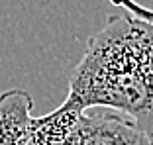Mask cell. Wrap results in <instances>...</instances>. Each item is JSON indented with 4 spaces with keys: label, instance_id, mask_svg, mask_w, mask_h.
<instances>
[{
    "label": "cell",
    "instance_id": "cell-2",
    "mask_svg": "<svg viewBox=\"0 0 153 145\" xmlns=\"http://www.w3.org/2000/svg\"><path fill=\"white\" fill-rule=\"evenodd\" d=\"M55 145H153V137L110 110L86 108L73 129Z\"/></svg>",
    "mask_w": 153,
    "mask_h": 145
},
{
    "label": "cell",
    "instance_id": "cell-3",
    "mask_svg": "<svg viewBox=\"0 0 153 145\" xmlns=\"http://www.w3.org/2000/svg\"><path fill=\"white\" fill-rule=\"evenodd\" d=\"M33 98L22 88L0 92V145H24Z\"/></svg>",
    "mask_w": 153,
    "mask_h": 145
},
{
    "label": "cell",
    "instance_id": "cell-1",
    "mask_svg": "<svg viewBox=\"0 0 153 145\" xmlns=\"http://www.w3.org/2000/svg\"><path fill=\"white\" fill-rule=\"evenodd\" d=\"M67 98L82 110H110L153 137V24L130 12L108 18L86 39Z\"/></svg>",
    "mask_w": 153,
    "mask_h": 145
},
{
    "label": "cell",
    "instance_id": "cell-4",
    "mask_svg": "<svg viewBox=\"0 0 153 145\" xmlns=\"http://www.w3.org/2000/svg\"><path fill=\"white\" fill-rule=\"evenodd\" d=\"M82 108L71 102L69 98L63 100V104L55 108L53 112L45 114V116H37V118L30 120L26 133V141L24 145H55L63 139L73 126L76 124L79 116H81Z\"/></svg>",
    "mask_w": 153,
    "mask_h": 145
},
{
    "label": "cell",
    "instance_id": "cell-5",
    "mask_svg": "<svg viewBox=\"0 0 153 145\" xmlns=\"http://www.w3.org/2000/svg\"><path fill=\"white\" fill-rule=\"evenodd\" d=\"M108 2L112 6H120V8H124L126 12H130L131 16H135V18L147 20V22L153 24V8L141 6L140 2H135V0H108Z\"/></svg>",
    "mask_w": 153,
    "mask_h": 145
}]
</instances>
